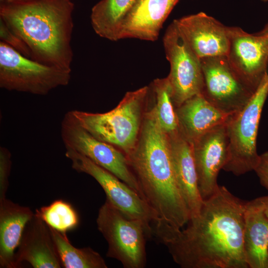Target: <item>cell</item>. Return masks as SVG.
Returning <instances> with one entry per match:
<instances>
[{
    "mask_svg": "<svg viewBox=\"0 0 268 268\" xmlns=\"http://www.w3.org/2000/svg\"><path fill=\"white\" fill-rule=\"evenodd\" d=\"M261 199L264 204L265 213L268 217V195L262 197Z\"/></svg>",
    "mask_w": 268,
    "mask_h": 268,
    "instance_id": "4316f807",
    "label": "cell"
},
{
    "mask_svg": "<svg viewBox=\"0 0 268 268\" xmlns=\"http://www.w3.org/2000/svg\"><path fill=\"white\" fill-rule=\"evenodd\" d=\"M192 143L198 188L203 201L213 195L218 189V175L227 161L226 124L208 131Z\"/></svg>",
    "mask_w": 268,
    "mask_h": 268,
    "instance_id": "4fadbf2b",
    "label": "cell"
},
{
    "mask_svg": "<svg viewBox=\"0 0 268 268\" xmlns=\"http://www.w3.org/2000/svg\"><path fill=\"white\" fill-rule=\"evenodd\" d=\"M203 86L201 94L222 112L239 111L253 94L230 66L225 56L201 59Z\"/></svg>",
    "mask_w": 268,
    "mask_h": 268,
    "instance_id": "8fae6325",
    "label": "cell"
},
{
    "mask_svg": "<svg viewBox=\"0 0 268 268\" xmlns=\"http://www.w3.org/2000/svg\"><path fill=\"white\" fill-rule=\"evenodd\" d=\"M34 213L31 209L5 198L0 201V267L16 268L15 250Z\"/></svg>",
    "mask_w": 268,
    "mask_h": 268,
    "instance_id": "ffe728a7",
    "label": "cell"
},
{
    "mask_svg": "<svg viewBox=\"0 0 268 268\" xmlns=\"http://www.w3.org/2000/svg\"><path fill=\"white\" fill-rule=\"evenodd\" d=\"M27 0H0V1H21Z\"/></svg>",
    "mask_w": 268,
    "mask_h": 268,
    "instance_id": "f1b7e54d",
    "label": "cell"
},
{
    "mask_svg": "<svg viewBox=\"0 0 268 268\" xmlns=\"http://www.w3.org/2000/svg\"><path fill=\"white\" fill-rule=\"evenodd\" d=\"M149 87L127 92L113 109L102 113L72 110L80 125L94 137L122 149L127 156L137 143ZM143 121V120H142Z\"/></svg>",
    "mask_w": 268,
    "mask_h": 268,
    "instance_id": "277c9868",
    "label": "cell"
},
{
    "mask_svg": "<svg viewBox=\"0 0 268 268\" xmlns=\"http://www.w3.org/2000/svg\"><path fill=\"white\" fill-rule=\"evenodd\" d=\"M127 157L142 198L156 214L153 235L161 242L172 240L190 214L176 177L169 135L153 109L144 115L135 148Z\"/></svg>",
    "mask_w": 268,
    "mask_h": 268,
    "instance_id": "7a4b0ae2",
    "label": "cell"
},
{
    "mask_svg": "<svg viewBox=\"0 0 268 268\" xmlns=\"http://www.w3.org/2000/svg\"><path fill=\"white\" fill-rule=\"evenodd\" d=\"M71 71L48 66L27 58L0 42V87L8 91L44 95L67 85Z\"/></svg>",
    "mask_w": 268,
    "mask_h": 268,
    "instance_id": "8992f818",
    "label": "cell"
},
{
    "mask_svg": "<svg viewBox=\"0 0 268 268\" xmlns=\"http://www.w3.org/2000/svg\"><path fill=\"white\" fill-rule=\"evenodd\" d=\"M135 0H101L91 9L92 27L100 37L118 41L122 23Z\"/></svg>",
    "mask_w": 268,
    "mask_h": 268,
    "instance_id": "44dd1931",
    "label": "cell"
},
{
    "mask_svg": "<svg viewBox=\"0 0 268 268\" xmlns=\"http://www.w3.org/2000/svg\"><path fill=\"white\" fill-rule=\"evenodd\" d=\"M11 156L8 149L0 147V201L6 198L11 166Z\"/></svg>",
    "mask_w": 268,
    "mask_h": 268,
    "instance_id": "d4e9b609",
    "label": "cell"
},
{
    "mask_svg": "<svg viewBox=\"0 0 268 268\" xmlns=\"http://www.w3.org/2000/svg\"><path fill=\"white\" fill-rule=\"evenodd\" d=\"M259 32L261 34L268 35V22L266 24L264 28Z\"/></svg>",
    "mask_w": 268,
    "mask_h": 268,
    "instance_id": "83f0119b",
    "label": "cell"
},
{
    "mask_svg": "<svg viewBox=\"0 0 268 268\" xmlns=\"http://www.w3.org/2000/svg\"><path fill=\"white\" fill-rule=\"evenodd\" d=\"M163 43L170 65L167 78L176 108L188 99L201 93L203 78L201 59L192 49L174 20L166 29Z\"/></svg>",
    "mask_w": 268,
    "mask_h": 268,
    "instance_id": "30bf717a",
    "label": "cell"
},
{
    "mask_svg": "<svg viewBox=\"0 0 268 268\" xmlns=\"http://www.w3.org/2000/svg\"><path fill=\"white\" fill-rule=\"evenodd\" d=\"M65 155L74 170L91 176L100 184L113 206L126 217L141 222L149 237L153 235L156 214L137 192L84 155L71 149H66Z\"/></svg>",
    "mask_w": 268,
    "mask_h": 268,
    "instance_id": "ba28073f",
    "label": "cell"
},
{
    "mask_svg": "<svg viewBox=\"0 0 268 268\" xmlns=\"http://www.w3.org/2000/svg\"><path fill=\"white\" fill-rule=\"evenodd\" d=\"M96 223L108 243L107 257L117 260L125 268L145 266L149 236L141 222L126 217L106 200L99 209Z\"/></svg>",
    "mask_w": 268,
    "mask_h": 268,
    "instance_id": "52a82bcc",
    "label": "cell"
},
{
    "mask_svg": "<svg viewBox=\"0 0 268 268\" xmlns=\"http://www.w3.org/2000/svg\"><path fill=\"white\" fill-rule=\"evenodd\" d=\"M179 0H135L124 18L118 39L134 38L154 42Z\"/></svg>",
    "mask_w": 268,
    "mask_h": 268,
    "instance_id": "9a60e30c",
    "label": "cell"
},
{
    "mask_svg": "<svg viewBox=\"0 0 268 268\" xmlns=\"http://www.w3.org/2000/svg\"><path fill=\"white\" fill-rule=\"evenodd\" d=\"M61 134L66 149L74 150L87 157L125 182L142 198L127 156L115 146L91 135L80 125L71 111L67 112L63 118Z\"/></svg>",
    "mask_w": 268,
    "mask_h": 268,
    "instance_id": "9c48e42d",
    "label": "cell"
},
{
    "mask_svg": "<svg viewBox=\"0 0 268 268\" xmlns=\"http://www.w3.org/2000/svg\"><path fill=\"white\" fill-rule=\"evenodd\" d=\"M246 202L219 186L199 214L165 245L182 268H248L243 246Z\"/></svg>",
    "mask_w": 268,
    "mask_h": 268,
    "instance_id": "6da1fadb",
    "label": "cell"
},
{
    "mask_svg": "<svg viewBox=\"0 0 268 268\" xmlns=\"http://www.w3.org/2000/svg\"><path fill=\"white\" fill-rule=\"evenodd\" d=\"M62 267L65 268H107L102 256L90 247L76 248L66 234L49 227Z\"/></svg>",
    "mask_w": 268,
    "mask_h": 268,
    "instance_id": "7402d4cb",
    "label": "cell"
},
{
    "mask_svg": "<svg viewBox=\"0 0 268 268\" xmlns=\"http://www.w3.org/2000/svg\"><path fill=\"white\" fill-rule=\"evenodd\" d=\"M243 246L250 268H268V217L261 197L246 202Z\"/></svg>",
    "mask_w": 268,
    "mask_h": 268,
    "instance_id": "ac0fdd59",
    "label": "cell"
},
{
    "mask_svg": "<svg viewBox=\"0 0 268 268\" xmlns=\"http://www.w3.org/2000/svg\"><path fill=\"white\" fill-rule=\"evenodd\" d=\"M268 95V73L247 104L227 123V159L223 170L236 176L254 171L260 155L257 139L260 120Z\"/></svg>",
    "mask_w": 268,
    "mask_h": 268,
    "instance_id": "5b68a950",
    "label": "cell"
},
{
    "mask_svg": "<svg viewBox=\"0 0 268 268\" xmlns=\"http://www.w3.org/2000/svg\"><path fill=\"white\" fill-rule=\"evenodd\" d=\"M150 89L155 98L153 109L160 127L168 135L177 133L180 131L179 124L167 77L155 79Z\"/></svg>",
    "mask_w": 268,
    "mask_h": 268,
    "instance_id": "603a6c76",
    "label": "cell"
},
{
    "mask_svg": "<svg viewBox=\"0 0 268 268\" xmlns=\"http://www.w3.org/2000/svg\"><path fill=\"white\" fill-rule=\"evenodd\" d=\"M74 6L70 0L0 1V21L21 42L24 56L71 71Z\"/></svg>",
    "mask_w": 268,
    "mask_h": 268,
    "instance_id": "3957f363",
    "label": "cell"
},
{
    "mask_svg": "<svg viewBox=\"0 0 268 268\" xmlns=\"http://www.w3.org/2000/svg\"><path fill=\"white\" fill-rule=\"evenodd\" d=\"M176 112L181 132L192 143L212 129L226 124L233 115L222 112L201 94L185 101Z\"/></svg>",
    "mask_w": 268,
    "mask_h": 268,
    "instance_id": "d6986e66",
    "label": "cell"
},
{
    "mask_svg": "<svg viewBox=\"0 0 268 268\" xmlns=\"http://www.w3.org/2000/svg\"><path fill=\"white\" fill-rule=\"evenodd\" d=\"M169 137L176 177L189 209L190 220L198 215L203 201L198 188L193 143L180 130Z\"/></svg>",
    "mask_w": 268,
    "mask_h": 268,
    "instance_id": "e0dca14e",
    "label": "cell"
},
{
    "mask_svg": "<svg viewBox=\"0 0 268 268\" xmlns=\"http://www.w3.org/2000/svg\"><path fill=\"white\" fill-rule=\"evenodd\" d=\"M35 214L48 226L64 234L74 230L79 224L76 210L69 203L61 199L36 209Z\"/></svg>",
    "mask_w": 268,
    "mask_h": 268,
    "instance_id": "cb8c5ba5",
    "label": "cell"
},
{
    "mask_svg": "<svg viewBox=\"0 0 268 268\" xmlns=\"http://www.w3.org/2000/svg\"><path fill=\"white\" fill-rule=\"evenodd\" d=\"M174 21L199 58L226 56L229 47L228 26L203 12Z\"/></svg>",
    "mask_w": 268,
    "mask_h": 268,
    "instance_id": "5bb4252c",
    "label": "cell"
},
{
    "mask_svg": "<svg viewBox=\"0 0 268 268\" xmlns=\"http://www.w3.org/2000/svg\"><path fill=\"white\" fill-rule=\"evenodd\" d=\"M27 262L34 268H60L62 264L49 226L35 213L15 252L16 268Z\"/></svg>",
    "mask_w": 268,
    "mask_h": 268,
    "instance_id": "2e32d148",
    "label": "cell"
},
{
    "mask_svg": "<svg viewBox=\"0 0 268 268\" xmlns=\"http://www.w3.org/2000/svg\"><path fill=\"white\" fill-rule=\"evenodd\" d=\"M262 0L263 1H265V2L268 1V0Z\"/></svg>",
    "mask_w": 268,
    "mask_h": 268,
    "instance_id": "f546056e",
    "label": "cell"
},
{
    "mask_svg": "<svg viewBox=\"0 0 268 268\" xmlns=\"http://www.w3.org/2000/svg\"><path fill=\"white\" fill-rule=\"evenodd\" d=\"M254 171L261 184L268 190V151L260 155V159Z\"/></svg>",
    "mask_w": 268,
    "mask_h": 268,
    "instance_id": "484cf974",
    "label": "cell"
},
{
    "mask_svg": "<svg viewBox=\"0 0 268 268\" xmlns=\"http://www.w3.org/2000/svg\"><path fill=\"white\" fill-rule=\"evenodd\" d=\"M229 47L226 56L230 66L255 92L267 73L268 35L250 34L236 26H228Z\"/></svg>",
    "mask_w": 268,
    "mask_h": 268,
    "instance_id": "7c38bea8",
    "label": "cell"
}]
</instances>
